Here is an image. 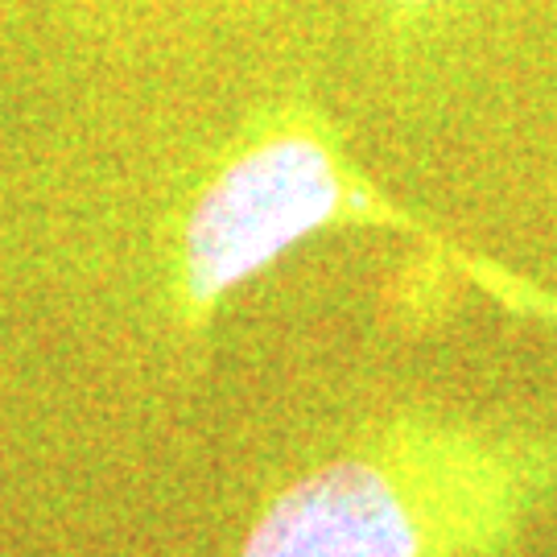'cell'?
<instances>
[{
	"instance_id": "cell-1",
	"label": "cell",
	"mask_w": 557,
	"mask_h": 557,
	"mask_svg": "<svg viewBox=\"0 0 557 557\" xmlns=\"http://www.w3.org/2000/svg\"><path fill=\"white\" fill-rule=\"evenodd\" d=\"M326 232L418 239L425 257L504 310L557 326V289L462 248L418 207L388 195L306 87L264 91L182 149L149 232L161 314L182 343H202L248 281Z\"/></svg>"
},
{
	"instance_id": "cell-3",
	"label": "cell",
	"mask_w": 557,
	"mask_h": 557,
	"mask_svg": "<svg viewBox=\"0 0 557 557\" xmlns=\"http://www.w3.org/2000/svg\"><path fill=\"white\" fill-rule=\"evenodd\" d=\"M529 0H347L376 75L400 96H442L487 54Z\"/></svg>"
},
{
	"instance_id": "cell-2",
	"label": "cell",
	"mask_w": 557,
	"mask_h": 557,
	"mask_svg": "<svg viewBox=\"0 0 557 557\" xmlns=\"http://www.w3.org/2000/svg\"><path fill=\"white\" fill-rule=\"evenodd\" d=\"M557 499V430L405 405L257 508L236 557H517Z\"/></svg>"
}]
</instances>
